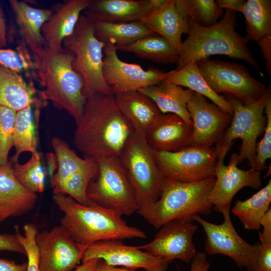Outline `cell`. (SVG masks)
<instances>
[{"label": "cell", "mask_w": 271, "mask_h": 271, "mask_svg": "<svg viewBox=\"0 0 271 271\" xmlns=\"http://www.w3.org/2000/svg\"><path fill=\"white\" fill-rule=\"evenodd\" d=\"M139 91L149 97L162 114H177L187 122H192L187 109V104L194 91L163 80L157 85L139 89Z\"/></svg>", "instance_id": "cell-27"}, {"label": "cell", "mask_w": 271, "mask_h": 271, "mask_svg": "<svg viewBox=\"0 0 271 271\" xmlns=\"http://www.w3.org/2000/svg\"><path fill=\"white\" fill-rule=\"evenodd\" d=\"M259 224L263 227L261 232L259 233V238L271 240V208L261 218Z\"/></svg>", "instance_id": "cell-47"}, {"label": "cell", "mask_w": 271, "mask_h": 271, "mask_svg": "<svg viewBox=\"0 0 271 271\" xmlns=\"http://www.w3.org/2000/svg\"><path fill=\"white\" fill-rule=\"evenodd\" d=\"M188 36L182 41L179 50L176 70L211 55H223L242 60L259 71L252 53L248 49V41L235 30L236 12L226 10L221 20L205 27L188 19Z\"/></svg>", "instance_id": "cell-4"}, {"label": "cell", "mask_w": 271, "mask_h": 271, "mask_svg": "<svg viewBox=\"0 0 271 271\" xmlns=\"http://www.w3.org/2000/svg\"><path fill=\"white\" fill-rule=\"evenodd\" d=\"M113 95L118 109L136 132L145 134L162 114L149 97L138 90Z\"/></svg>", "instance_id": "cell-24"}, {"label": "cell", "mask_w": 271, "mask_h": 271, "mask_svg": "<svg viewBox=\"0 0 271 271\" xmlns=\"http://www.w3.org/2000/svg\"><path fill=\"white\" fill-rule=\"evenodd\" d=\"M191 261L189 271H209L210 265L205 251L197 252Z\"/></svg>", "instance_id": "cell-45"}, {"label": "cell", "mask_w": 271, "mask_h": 271, "mask_svg": "<svg viewBox=\"0 0 271 271\" xmlns=\"http://www.w3.org/2000/svg\"><path fill=\"white\" fill-rule=\"evenodd\" d=\"M259 239V252L254 271H271V240Z\"/></svg>", "instance_id": "cell-42"}, {"label": "cell", "mask_w": 271, "mask_h": 271, "mask_svg": "<svg viewBox=\"0 0 271 271\" xmlns=\"http://www.w3.org/2000/svg\"><path fill=\"white\" fill-rule=\"evenodd\" d=\"M257 43L265 60V67L269 75L271 74V35L260 40Z\"/></svg>", "instance_id": "cell-44"}, {"label": "cell", "mask_w": 271, "mask_h": 271, "mask_svg": "<svg viewBox=\"0 0 271 271\" xmlns=\"http://www.w3.org/2000/svg\"><path fill=\"white\" fill-rule=\"evenodd\" d=\"M218 7L223 10L242 13L246 1L244 0H217Z\"/></svg>", "instance_id": "cell-46"}, {"label": "cell", "mask_w": 271, "mask_h": 271, "mask_svg": "<svg viewBox=\"0 0 271 271\" xmlns=\"http://www.w3.org/2000/svg\"><path fill=\"white\" fill-rule=\"evenodd\" d=\"M32 81L27 82L22 74L0 65V105L18 111L42 101Z\"/></svg>", "instance_id": "cell-26"}, {"label": "cell", "mask_w": 271, "mask_h": 271, "mask_svg": "<svg viewBox=\"0 0 271 271\" xmlns=\"http://www.w3.org/2000/svg\"><path fill=\"white\" fill-rule=\"evenodd\" d=\"M74 144L84 158L96 161L119 157L134 130L118 109L112 94L86 99L76 124Z\"/></svg>", "instance_id": "cell-1"}, {"label": "cell", "mask_w": 271, "mask_h": 271, "mask_svg": "<svg viewBox=\"0 0 271 271\" xmlns=\"http://www.w3.org/2000/svg\"><path fill=\"white\" fill-rule=\"evenodd\" d=\"M40 271H72L82 260L86 246L76 242L60 225L38 232Z\"/></svg>", "instance_id": "cell-15"}, {"label": "cell", "mask_w": 271, "mask_h": 271, "mask_svg": "<svg viewBox=\"0 0 271 271\" xmlns=\"http://www.w3.org/2000/svg\"><path fill=\"white\" fill-rule=\"evenodd\" d=\"M24 235H22L18 226H15L17 238L23 246L28 258L27 271H40L39 251L36 243L38 232L37 226L32 223H26L23 227Z\"/></svg>", "instance_id": "cell-40"}, {"label": "cell", "mask_w": 271, "mask_h": 271, "mask_svg": "<svg viewBox=\"0 0 271 271\" xmlns=\"http://www.w3.org/2000/svg\"><path fill=\"white\" fill-rule=\"evenodd\" d=\"M0 65L27 76L37 78L34 59L21 40L16 49H0Z\"/></svg>", "instance_id": "cell-38"}, {"label": "cell", "mask_w": 271, "mask_h": 271, "mask_svg": "<svg viewBox=\"0 0 271 271\" xmlns=\"http://www.w3.org/2000/svg\"><path fill=\"white\" fill-rule=\"evenodd\" d=\"M32 106H29L19 110L16 113L13 134V146L16 152L10 160L13 164L19 162V158L22 153L30 152L32 154L37 151Z\"/></svg>", "instance_id": "cell-34"}, {"label": "cell", "mask_w": 271, "mask_h": 271, "mask_svg": "<svg viewBox=\"0 0 271 271\" xmlns=\"http://www.w3.org/2000/svg\"><path fill=\"white\" fill-rule=\"evenodd\" d=\"M105 44L102 73L112 94L157 85L165 79L167 73L154 67L144 70L140 65L123 62L118 58L115 45L110 41Z\"/></svg>", "instance_id": "cell-14"}, {"label": "cell", "mask_w": 271, "mask_h": 271, "mask_svg": "<svg viewBox=\"0 0 271 271\" xmlns=\"http://www.w3.org/2000/svg\"><path fill=\"white\" fill-rule=\"evenodd\" d=\"M17 111L0 105V167L6 165L11 148Z\"/></svg>", "instance_id": "cell-39"}, {"label": "cell", "mask_w": 271, "mask_h": 271, "mask_svg": "<svg viewBox=\"0 0 271 271\" xmlns=\"http://www.w3.org/2000/svg\"><path fill=\"white\" fill-rule=\"evenodd\" d=\"M9 3L22 39L28 48L33 53L43 47L46 43L41 31L51 14V8H36L27 2L17 0H10Z\"/></svg>", "instance_id": "cell-25"}, {"label": "cell", "mask_w": 271, "mask_h": 271, "mask_svg": "<svg viewBox=\"0 0 271 271\" xmlns=\"http://www.w3.org/2000/svg\"><path fill=\"white\" fill-rule=\"evenodd\" d=\"M139 22L165 38L178 52L182 43V35H188L189 31L188 20L180 12L175 0H167Z\"/></svg>", "instance_id": "cell-23"}, {"label": "cell", "mask_w": 271, "mask_h": 271, "mask_svg": "<svg viewBox=\"0 0 271 271\" xmlns=\"http://www.w3.org/2000/svg\"><path fill=\"white\" fill-rule=\"evenodd\" d=\"M270 97V86L260 98L249 105H243L236 98L227 95L226 98L233 108L232 118L223 138L215 147L233 145L235 140L240 139L242 143L238 153V164L247 160L249 169H254L257 140L265 129L264 109Z\"/></svg>", "instance_id": "cell-8"}, {"label": "cell", "mask_w": 271, "mask_h": 271, "mask_svg": "<svg viewBox=\"0 0 271 271\" xmlns=\"http://www.w3.org/2000/svg\"><path fill=\"white\" fill-rule=\"evenodd\" d=\"M271 202V180L268 183L250 198L244 201L237 199L232 209L246 230H259V221L269 210Z\"/></svg>", "instance_id": "cell-30"}, {"label": "cell", "mask_w": 271, "mask_h": 271, "mask_svg": "<svg viewBox=\"0 0 271 271\" xmlns=\"http://www.w3.org/2000/svg\"><path fill=\"white\" fill-rule=\"evenodd\" d=\"M145 135L134 131L119 157L139 210L159 199L166 178L158 164L156 153L148 145Z\"/></svg>", "instance_id": "cell-6"}, {"label": "cell", "mask_w": 271, "mask_h": 271, "mask_svg": "<svg viewBox=\"0 0 271 271\" xmlns=\"http://www.w3.org/2000/svg\"><path fill=\"white\" fill-rule=\"evenodd\" d=\"M37 198L36 193L24 188L16 179L10 160L0 167V223L32 210Z\"/></svg>", "instance_id": "cell-22"}, {"label": "cell", "mask_w": 271, "mask_h": 271, "mask_svg": "<svg viewBox=\"0 0 271 271\" xmlns=\"http://www.w3.org/2000/svg\"><path fill=\"white\" fill-rule=\"evenodd\" d=\"M192 124L173 113L162 114L145 134L155 152H176L190 146Z\"/></svg>", "instance_id": "cell-19"}, {"label": "cell", "mask_w": 271, "mask_h": 271, "mask_svg": "<svg viewBox=\"0 0 271 271\" xmlns=\"http://www.w3.org/2000/svg\"><path fill=\"white\" fill-rule=\"evenodd\" d=\"M51 144L57 162V171L51 177L53 194H56L63 183L76 172L87 165L92 158H81L59 137H54Z\"/></svg>", "instance_id": "cell-32"}, {"label": "cell", "mask_w": 271, "mask_h": 271, "mask_svg": "<svg viewBox=\"0 0 271 271\" xmlns=\"http://www.w3.org/2000/svg\"><path fill=\"white\" fill-rule=\"evenodd\" d=\"M154 9L149 0H89L83 14L92 22H140Z\"/></svg>", "instance_id": "cell-21"}, {"label": "cell", "mask_w": 271, "mask_h": 271, "mask_svg": "<svg viewBox=\"0 0 271 271\" xmlns=\"http://www.w3.org/2000/svg\"><path fill=\"white\" fill-rule=\"evenodd\" d=\"M192 122L190 146L210 148L223 138L230 125L232 115L210 102L202 95L194 92L187 104Z\"/></svg>", "instance_id": "cell-16"}, {"label": "cell", "mask_w": 271, "mask_h": 271, "mask_svg": "<svg viewBox=\"0 0 271 271\" xmlns=\"http://www.w3.org/2000/svg\"><path fill=\"white\" fill-rule=\"evenodd\" d=\"M151 5L153 7L154 10L156 9L164 4H165L167 0H149Z\"/></svg>", "instance_id": "cell-52"}, {"label": "cell", "mask_w": 271, "mask_h": 271, "mask_svg": "<svg viewBox=\"0 0 271 271\" xmlns=\"http://www.w3.org/2000/svg\"><path fill=\"white\" fill-rule=\"evenodd\" d=\"M27 261L19 264L15 261L0 259V271H27Z\"/></svg>", "instance_id": "cell-48"}, {"label": "cell", "mask_w": 271, "mask_h": 271, "mask_svg": "<svg viewBox=\"0 0 271 271\" xmlns=\"http://www.w3.org/2000/svg\"><path fill=\"white\" fill-rule=\"evenodd\" d=\"M94 271H137L136 269L119 267L109 265L103 260L99 259Z\"/></svg>", "instance_id": "cell-50"}, {"label": "cell", "mask_w": 271, "mask_h": 271, "mask_svg": "<svg viewBox=\"0 0 271 271\" xmlns=\"http://www.w3.org/2000/svg\"><path fill=\"white\" fill-rule=\"evenodd\" d=\"M99 258L115 266L145 271H167L170 262L155 256L138 246L127 245L121 240L99 241L87 246L82 261Z\"/></svg>", "instance_id": "cell-18"}, {"label": "cell", "mask_w": 271, "mask_h": 271, "mask_svg": "<svg viewBox=\"0 0 271 271\" xmlns=\"http://www.w3.org/2000/svg\"><path fill=\"white\" fill-rule=\"evenodd\" d=\"M215 178L196 182H182L165 178L159 199L138 212L155 228L174 220L193 221L213 210L208 197Z\"/></svg>", "instance_id": "cell-5"}, {"label": "cell", "mask_w": 271, "mask_h": 271, "mask_svg": "<svg viewBox=\"0 0 271 271\" xmlns=\"http://www.w3.org/2000/svg\"><path fill=\"white\" fill-rule=\"evenodd\" d=\"M53 199L64 214L60 225L81 245L87 246L107 240L147 238L144 231L127 224L122 215L91 200L82 204L62 194H53Z\"/></svg>", "instance_id": "cell-2"}, {"label": "cell", "mask_w": 271, "mask_h": 271, "mask_svg": "<svg viewBox=\"0 0 271 271\" xmlns=\"http://www.w3.org/2000/svg\"><path fill=\"white\" fill-rule=\"evenodd\" d=\"M6 18L0 4V49H4L7 45V33Z\"/></svg>", "instance_id": "cell-49"}, {"label": "cell", "mask_w": 271, "mask_h": 271, "mask_svg": "<svg viewBox=\"0 0 271 271\" xmlns=\"http://www.w3.org/2000/svg\"><path fill=\"white\" fill-rule=\"evenodd\" d=\"M99 258H92L82 261L74 271H94Z\"/></svg>", "instance_id": "cell-51"}, {"label": "cell", "mask_w": 271, "mask_h": 271, "mask_svg": "<svg viewBox=\"0 0 271 271\" xmlns=\"http://www.w3.org/2000/svg\"><path fill=\"white\" fill-rule=\"evenodd\" d=\"M184 17L198 25L208 27L223 16V11L214 0H175Z\"/></svg>", "instance_id": "cell-35"}, {"label": "cell", "mask_w": 271, "mask_h": 271, "mask_svg": "<svg viewBox=\"0 0 271 271\" xmlns=\"http://www.w3.org/2000/svg\"><path fill=\"white\" fill-rule=\"evenodd\" d=\"M166 178L182 182H196L215 178L218 152L215 147L189 146L176 152H155Z\"/></svg>", "instance_id": "cell-12"}, {"label": "cell", "mask_w": 271, "mask_h": 271, "mask_svg": "<svg viewBox=\"0 0 271 271\" xmlns=\"http://www.w3.org/2000/svg\"><path fill=\"white\" fill-rule=\"evenodd\" d=\"M97 161L98 172L88 185L87 198L122 216L138 212L139 206L119 157Z\"/></svg>", "instance_id": "cell-9"}, {"label": "cell", "mask_w": 271, "mask_h": 271, "mask_svg": "<svg viewBox=\"0 0 271 271\" xmlns=\"http://www.w3.org/2000/svg\"><path fill=\"white\" fill-rule=\"evenodd\" d=\"M105 44L96 37L92 22L83 14L72 34L62 41L63 48L74 55L72 66L82 79L86 99L97 94H112L102 73Z\"/></svg>", "instance_id": "cell-7"}, {"label": "cell", "mask_w": 271, "mask_h": 271, "mask_svg": "<svg viewBox=\"0 0 271 271\" xmlns=\"http://www.w3.org/2000/svg\"><path fill=\"white\" fill-rule=\"evenodd\" d=\"M199 72L210 88L217 94L225 93L249 105L260 98L267 88L252 77L243 65L218 60L197 62Z\"/></svg>", "instance_id": "cell-10"}, {"label": "cell", "mask_w": 271, "mask_h": 271, "mask_svg": "<svg viewBox=\"0 0 271 271\" xmlns=\"http://www.w3.org/2000/svg\"><path fill=\"white\" fill-rule=\"evenodd\" d=\"M98 172V162L92 159L87 165L68 178L57 194L67 195L80 204H87L89 202L86 195L87 187Z\"/></svg>", "instance_id": "cell-37"}, {"label": "cell", "mask_w": 271, "mask_h": 271, "mask_svg": "<svg viewBox=\"0 0 271 271\" xmlns=\"http://www.w3.org/2000/svg\"><path fill=\"white\" fill-rule=\"evenodd\" d=\"M89 0H65L53 4L51 14L42 28L46 45L53 49L62 47L63 40L73 32Z\"/></svg>", "instance_id": "cell-20"}, {"label": "cell", "mask_w": 271, "mask_h": 271, "mask_svg": "<svg viewBox=\"0 0 271 271\" xmlns=\"http://www.w3.org/2000/svg\"><path fill=\"white\" fill-rule=\"evenodd\" d=\"M13 171L18 181L26 189L35 193L43 192L45 189V173L39 153L32 154L25 164H13Z\"/></svg>", "instance_id": "cell-36"}, {"label": "cell", "mask_w": 271, "mask_h": 271, "mask_svg": "<svg viewBox=\"0 0 271 271\" xmlns=\"http://www.w3.org/2000/svg\"><path fill=\"white\" fill-rule=\"evenodd\" d=\"M242 13L246 22V39L257 42L271 35V1L248 0Z\"/></svg>", "instance_id": "cell-33"}, {"label": "cell", "mask_w": 271, "mask_h": 271, "mask_svg": "<svg viewBox=\"0 0 271 271\" xmlns=\"http://www.w3.org/2000/svg\"><path fill=\"white\" fill-rule=\"evenodd\" d=\"M116 48L117 50L132 53L139 58L158 63H177L179 59L178 51L165 38L157 34Z\"/></svg>", "instance_id": "cell-29"}, {"label": "cell", "mask_w": 271, "mask_h": 271, "mask_svg": "<svg viewBox=\"0 0 271 271\" xmlns=\"http://www.w3.org/2000/svg\"><path fill=\"white\" fill-rule=\"evenodd\" d=\"M233 145L216 148L218 159L215 169V182L208 197L212 208L221 214L230 211L231 201L235 195L245 187L257 189L262 184L261 172L252 169L244 170L237 165L238 153H233L228 165L224 160Z\"/></svg>", "instance_id": "cell-13"}, {"label": "cell", "mask_w": 271, "mask_h": 271, "mask_svg": "<svg viewBox=\"0 0 271 271\" xmlns=\"http://www.w3.org/2000/svg\"><path fill=\"white\" fill-rule=\"evenodd\" d=\"M222 214L224 221L219 224L208 222L200 216L193 218V221L198 222L205 231V252L210 255L222 254L229 257L238 267L254 271L259 242L249 244L239 235L231 222L230 211Z\"/></svg>", "instance_id": "cell-11"}, {"label": "cell", "mask_w": 271, "mask_h": 271, "mask_svg": "<svg viewBox=\"0 0 271 271\" xmlns=\"http://www.w3.org/2000/svg\"><path fill=\"white\" fill-rule=\"evenodd\" d=\"M266 124L261 140L257 143L254 169L260 172L267 168L266 162L271 158V97L264 107Z\"/></svg>", "instance_id": "cell-41"}, {"label": "cell", "mask_w": 271, "mask_h": 271, "mask_svg": "<svg viewBox=\"0 0 271 271\" xmlns=\"http://www.w3.org/2000/svg\"><path fill=\"white\" fill-rule=\"evenodd\" d=\"M197 228L193 221L172 220L160 228L152 241L138 247L170 263L176 259L189 262L197 252L193 241Z\"/></svg>", "instance_id": "cell-17"}, {"label": "cell", "mask_w": 271, "mask_h": 271, "mask_svg": "<svg viewBox=\"0 0 271 271\" xmlns=\"http://www.w3.org/2000/svg\"><path fill=\"white\" fill-rule=\"evenodd\" d=\"M33 54L37 79L44 88L41 98L67 112L77 124L86 99L82 79L72 66L73 54L63 47L55 49L46 45Z\"/></svg>", "instance_id": "cell-3"}, {"label": "cell", "mask_w": 271, "mask_h": 271, "mask_svg": "<svg viewBox=\"0 0 271 271\" xmlns=\"http://www.w3.org/2000/svg\"><path fill=\"white\" fill-rule=\"evenodd\" d=\"M92 23L96 37L104 43L110 41L116 47L128 45L147 36L156 34L139 22L125 23Z\"/></svg>", "instance_id": "cell-31"}, {"label": "cell", "mask_w": 271, "mask_h": 271, "mask_svg": "<svg viewBox=\"0 0 271 271\" xmlns=\"http://www.w3.org/2000/svg\"><path fill=\"white\" fill-rule=\"evenodd\" d=\"M16 252L26 255L25 250L16 234H0V251Z\"/></svg>", "instance_id": "cell-43"}, {"label": "cell", "mask_w": 271, "mask_h": 271, "mask_svg": "<svg viewBox=\"0 0 271 271\" xmlns=\"http://www.w3.org/2000/svg\"><path fill=\"white\" fill-rule=\"evenodd\" d=\"M168 82L186 87L211 100L223 111L232 115L233 108L227 98L216 94L201 75L197 62L187 64L178 70L167 73L164 79Z\"/></svg>", "instance_id": "cell-28"}]
</instances>
